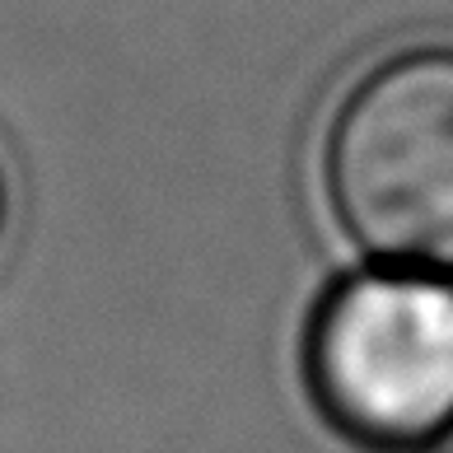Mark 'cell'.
<instances>
[{"instance_id":"obj_2","label":"cell","mask_w":453,"mask_h":453,"mask_svg":"<svg viewBox=\"0 0 453 453\" xmlns=\"http://www.w3.org/2000/svg\"><path fill=\"white\" fill-rule=\"evenodd\" d=\"M318 411L369 449H426L453 430V280L374 272L332 285L304 332Z\"/></svg>"},{"instance_id":"obj_1","label":"cell","mask_w":453,"mask_h":453,"mask_svg":"<svg viewBox=\"0 0 453 453\" xmlns=\"http://www.w3.org/2000/svg\"><path fill=\"white\" fill-rule=\"evenodd\" d=\"M323 192L365 257L453 272V47L374 61L332 108Z\"/></svg>"},{"instance_id":"obj_3","label":"cell","mask_w":453,"mask_h":453,"mask_svg":"<svg viewBox=\"0 0 453 453\" xmlns=\"http://www.w3.org/2000/svg\"><path fill=\"white\" fill-rule=\"evenodd\" d=\"M0 229H5V169H0Z\"/></svg>"}]
</instances>
